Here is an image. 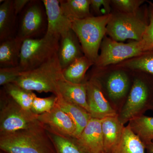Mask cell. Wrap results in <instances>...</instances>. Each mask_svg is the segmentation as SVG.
Returning a JSON list of instances; mask_svg holds the SVG:
<instances>
[{"instance_id":"6da1fadb","label":"cell","mask_w":153,"mask_h":153,"mask_svg":"<svg viewBox=\"0 0 153 153\" xmlns=\"http://www.w3.org/2000/svg\"><path fill=\"white\" fill-rule=\"evenodd\" d=\"M0 150L5 153H57L47 130L41 123L0 136Z\"/></svg>"},{"instance_id":"7a4b0ae2","label":"cell","mask_w":153,"mask_h":153,"mask_svg":"<svg viewBox=\"0 0 153 153\" xmlns=\"http://www.w3.org/2000/svg\"><path fill=\"white\" fill-rule=\"evenodd\" d=\"M63 78L57 54L38 67L23 71L14 83L38 93L51 92L57 96V84Z\"/></svg>"},{"instance_id":"3957f363","label":"cell","mask_w":153,"mask_h":153,"mask_svg":"<svg viewBox=\"0 0 153 153\" xmlns=\"http://www.w3.org/2000/svg\"><path fill=\"white\" fill-rule=\"evenodd\" d=\"M111 14L71 22V29L79 39L84 55L95 64Z\"/></svg>"},{"instance_id":"277c9868","label":"cell","mask_w":153,"mask_h":153,"mask_svg":"<svg viewBox=\"0 0 153 153\" xmlns=\"http://www.w3.org/2000/svg\"><path fill=\"white\" fill-rule=\"evenodd\" d=\"M38 115L25 110L3 88L0 91V136L27 129L40 124Z\"/></svg>"},{"instance_id":"5b68a950","label":"cell","mask_w":153,"mask_h":153,"mask_svg":"<svg viewBox=\"0 0 153 153\" xmlns=\"http://www.w3.org/2000/svg\"><path fill=\"white\" fill-rule=\"evenodd\" d=\"M60 39L45 34L42 38L24 40L19 65L23 72L37 68L57 54Z\"/></svg>"},{"instance_id":"8992f818","label":"cell","mask_w":153,"mask_h":153,"mask_svg":"<svg viewBox=\"0 0 153 153\" xmlns=\"http://www.w3.org/2000/svg\"><path fill=\"white\" fill-rule=\"evenodd\" d=\"M149 25L146 19L138 13H119L111 14L106 27V33L111 38L116 41L132 39L142 41Z\"/></svg>"},{"instance_id":"52a82bcc","label":"cell","mask_w":153,"mask_h":153,"mask_svg":"<svg viewBox=\"0 0 153 153\" xmlns=\"http://www.w3.org/2000/svg\"><path fill=\"white\" fill-rule=\"evenodd\" d=\"M100 48L101 53L95 64L99 67L123 62L150 50L143 41L125 44L107 38H103Z\"/></svg>"},{"instance_id":"ba28073f","label":"cell","mask_w":153,"mask_h":153,"mask_svg":"<svg viewBox=\"0 0 153 153\" xmlns=\"http://www.w3.org/2000/svg\"><path fill=\"white\" fill-rule=\"evenodd\" d=\"M152 101L149 85L142 79H135L119 116L122 123L124 124L134 118L141 115L140 114L145 108H150Z\"/></svg>"},{"instance_id":"9c48e42d","label":"cell","mask_w":153,"mask_h":153,"mask_svg":"<svg viewBox=\"0 0 153 153\" xmlns=\"http://www.w3.org/2000/svg\"><path fill=\"white\" fill-rule=\"evenodd\" d=\"M38 120L47 130L64 136L74 137L76 131L75 124L57 104L49 112L38 115Z\"/></svg>"},{"instance_id":"30bf717a","label":"cell","mask_w":153,"mask_h":153,"mask_svg":"<svg viewBox=\"0 0 153 153\" xmlns=\"http://www.w3.org/2000/svg\"><path fill=\"white\" fill-rule=\"evenodd\" d=\"M39 2L30 1L22 17L17 37L24 41L33 38L43 31L45 17Z\"/></svg>"},{"instance_id":"8fae6325","label":"cell","mask_w":153,"mask_h":153,"mask_svg":"<svg viewBox=\"0 0 153 153\" xmlns=\"http://www.w3.org/2000/svg\"><path fill=\"white\" fill-rule=\"evenodd\" d=\"M86 82L87 102L91 117L101 120L117 115L102 93L96 79L93 78Z\"/></svg>"},{"instance_id":"7c38bea8","label":"cell","mask_w":153,"mask_h":153,"mask_svg":"<svg viewBox=\"0 0 153 153\" xmlns=\"http://www.w3.org/2000/svg\"><path fill=\"white\" fill-rule=\"evenodd\" d=\"M47 19L46 34L61 38L71 30V22L63 14L60 1L43 0Z\"/></svg>"},{"instance_id":"4fadbf2b","label":"cell","mask_w":153,"mask_h":153,"mask_svg":"<svg viewBox=\"0 0 153 153\" xmlns=\"http://www.w3.org/2000/svg\"><path fill=\"white\" fill-rule=\"evenodd\" d=\"M57 56L62 69L84 56L79 39L72 29L60 38Z\"/></svg>"},{"instance_id":"5bb4252c","label":"cell","mask_w":153,"mask_h":153,"mask_svg":"<svg viewBox=\"0 0 153 153\" xmlns=\"http://www.w3.org/2000/svg\"><path fill=\"white\" fill-rule=\"evenodd\" d=\"M77 140L88 153H105L101 120L91 117Z\"/></svg>"},{"instance_id":"9a60e30c","label":"cell","mask_w":153,"mask_h":153,"mask_svg":"<svg viewBox=\"0 0 153 153\" xmlns=\"http://www.w3.org/2000/svg\"><path fill=\"white\" fill-rule=\"evenodd\" d=\"M57 90V96L68 102L79 105L89 113L86 82L77 84L69 82L63 78L58 82Z\"/></svg>"},{"instance_id":"2e32d148","label":"cell","mask_w":153,"mask_h":153,"mask_svg":"<svg viewBox=\"0 0 153 153\" xmlns=\"http://www.w3.org/2000/svg\"><path fill=\"white\" fill-rule=\"evenodd\" d=\"M102 130L105 153H110L119 142L125 126L118 115L101 120Z\"/></svg>"},{"instance_id":"e0dca14e","label":"cell","mask_w":153,"mask_h":153,"mask_svg":"<svg viewBox=\"0 0 153 153\" xmlns=\"http://www.w3.org/2000/svg\"><path fill=\"white\" fill-rule=\"evenodd\" d=\"M57 96L56 104L70 117L75 124L76 131L74 138L77 139L91 119V115L87 111L79 105L68 102L59 96Z\"/></svg>"},{"instance_id":"ac0fdd59","label":"cell","mask_w":153,"mask_h":153,"mask_svg":"<svg viewBox=\"0 0 153 153\" xmlns=\"http://www.w3.org/2000/svg\"><path fill=\"white\" fill-rule=\"evenodd\" d=\"M23 41L16 36L1 42L0 68L19 66Z\"/></svg>"},{"instance_id":"d6986e66","label":"cell","mask_w":153,"mask_h":153,"mask_svg":"<svg viewBox=\"0 0 153 153\" xmlns=\"http://www.w3.org/2000/svg\"><path fill=\"white\" fill-rule=\"evenodd\" d=\"M13 1H3L0 5V41L1 42L14 37L16 16Z\"/></svg>"},{"instance_id":"ffe728a7","label":"cell","mask_w":153,"mask_h":153,"mask_svg":"<svg viewBox=\"0 0 153 153\" xmlns=\"http://www.w3.org/2000/svg\"><path fill=\"white\" fill-rule=\"evenodd\" d=\"M144 144L128 125L125 127L119 142L110 153H145Z\"/></svg>"},{"instance_id":"44dd1931","label":"cell","mask_w":153,"mask_h":153,"mask_svg":"<svg viewBox=\"0 0 153 153\" xmlns=\"http://www.w3.org/2000/svg\"><path fill=\"white\" fill-rule=\"evenodd\" d=\"M63 14L71 22L92 17L90 7L91 0L60 1Z\"/></svg>"},{"instance_id":"7402d4cb","label":"cell","mask_w":153,"mask_h":153,"mask_svg":"<svg viewBox=\"0 0 153 153\" xmlns=\"http://www.w3.org/2000/svg\"><path fill=\"white\" fill-rule=\"evenodd\" d=\"M94 63L85 55L79 57L62 69L63 78L73 83H82L88 69Z\"/></svg>"},{"instance_id":"603a6c76","label":"cell","mask_w":153,"mask_h":153,"mask_svg":"<svg viewBox=\"0 0 153 153\" xmlns=\"http://www.w3.org/2000/svg\"><path fill=\"white\" fill-rule=\"evenodd\" d=\"M128 125L145 146L153 141V117L146 116H137L129 121Z\"/></svg>"},{"instance_id":"cb8c5ba5","label":"cell","mask_w":153,"mask_h":153,"mask_svg":"<svg viewBox=\"0 0 153 153\" xmlns=\"http://www.w3.org/2000/svg\"><path fill=\"white\" fill-rule=\"evenodd\" d=\"M129 85L128 78L124 72L114 71L110 75L107 82L108 95L114 100L120 99L126 94Z\"/></svg>"},{"instance_id":"d4e9b609","label":"cell","mask_w":153,"mask_h":153,"mask_svg":"<svg viewBox=\"0 0 153 153\" xmlns=\"http://www.w3.org/2000/svg\"><path fill=\"white\" fill-rule=\"evenodd\" d=\"M46 130L54 144L57 153H88L75 138L64 136Z\"/></svg>"},{"instance_id":"484cf974","label":"cell","mask_w":153,"mask_h":153,"mask_svg":"<svg viewBox=\"0 0 153 153\" xmlns=\"http://www.w3.org/2000/svg\"><path fill=\"white\" fill-rule=\"evenodd\" d=\"M2 88L24 109L31 111L33 100L37 96L33 91L26 90L14 83L7 84Z\"/></svg>"},{"instance_id":"4316f807","label":"cell","mask_w":153,"mask_h":153,"mask_svg":"<svg viewBox=\"0 0 153 153\" xmlns=\"http://www.w3.org/2000/svg\"><path fill=\"white\" fill-rule=\"evenodd\" d=\"M123 63L122 67L144 71L153 76V49Z\"/></svg>"},{"instance_id":"83f0119b","label":"cell","mask_w":153,"mask_h":153,"mask_svg":"<svg viewBox=\"0 0 153 153\" xmlns=\"http://www.w3.org/2000/svg\"><path fill=\"white\" fill-rule=\"evenodd\" d=\"M57 100V97L55 94L45 98L36 96L33 100L31 111L36 115L49 112L56 105Z\"/></svg>"},{"instance_id":"f1b7e54d","label":"cell","mask_w":153,"mask_h":153,"mask_svg":"<svg viewBox=\"0 0 153 153\" xmlns=\"http://www.w3.org/2000/svg\"><path fill=\"white\" fill-rule=\"evenodd\" d=\"M144 0H113L111 2L121 13L128 14L137 13Z\"/></svg>"},{"instance_id":"f546056e","label":"cell","mask_w":153,"mask_h":153,"mask_svg":"<svg viewBox=\"0 0 153 153\" xmlns=\"http://www.w3.org/2000/svg\"><path fill=\"white\" fill-rule=\"evenodd\" d=\"M23 72L19 66L0 68V85L4 86L14 83Z\"/></svg>"},{"instance_id":"4dcf8cb0","label":"cell","mask_w":153,"mask_h":153,"mask_svg":"<svg viewBox=\"0 0 153 153\" xmlns=\"http://www.w3.org/2000/svg\"><path fill=\"white\" fill-rule=\"evenodd\" d=\"M149 22L143 37L142 41L144 42L149 50L153 49V9L150 6L149 12Z\"/></svg>"},{"instance_id":"1f68e13d","label":"cell","mask_w":153,"mask_h":153,"mask_svg":"<svg viewBox=\"0 0 153 153\" xmlns=\"http://www.w3.org/2000/svg\"><path fill=\"white\" fill-rule=\"evenodd\" d=\"M111 1L109 0H91V6L94 11L97 14L101 13L100 8L104 7L108 14L110 13L111 8L110 7Z\"/></svg>"},{"instance_id":"d6a6232c","label":"cell","mask_w":153,"mask_h":153,"mask_svg":"<svg viewBox=\"0 0 153 153\" xmlns=\"http://www.w3.org/2000/svg\"><path fill=\"white\" fill-rule=\"evenodd\" d=\"M30 1L29 0H15L13 1V7L15 13L17 15L27 5Z\"/></svg>"},{"instance_id":"836d02e7","label":"cell","mask_w":153,"mask_h":153,"mask_svg":"<svg viewBox=\"0 0 153 153\" xmlns=\"http://www.w3.org/2000/svg\"><path fill=\"white\" fill-rule=\"evenodd\" d=\"M147 153H153V142L146 146Z\"/></svg>"},{"instance_id":"e575fe53","label":"cell","mask_w":153,"mask_h":153,"mask_svg":"<svg viewBox=\"0 0 153 153\" xmlns=\"http://www.w3.org/2000/svg\"><path fill=\"white\" fill-rule=\"evenodd\" d=\"M148 3H149V4L150 6H151V7H152V8L153 9V3L151 1H148Z\"/></svg>"},{"instance_id":"d590c367","label":"cell","mask_w":153,"mask_h":153,"mask_svg":"<svg viewBox=\"0 0 153 153\" xmlns=\"http://www.w3.org/2000/svg\"><path fill=\"white\" fill-rule=\"evenodd\" d=\"M150 108H151L153 109V99L152 100V102H151Z\"/></svg>"},{"instance_id":"8d00e7d4","label":"cell","mask_w":153,"mask_h":153,"mask_svg":"<svg viewBox=\"0 0 153 153\" xmlns=\"http://www.w3.org/2000/svg\"><path fill=\"white\" fill-rule=\"evenodd\" d=\"M0 153H5L4 152H1H1H0Z\"/></svg>"},{"instance_id":"74e56055","label":"cell","mask_w":153,"mask_h":153,"mask_svg":"<svg viewBox=\"0 0 153 153\" xmlns=\"http://www.w3.org/2000/svg\"></svg>"}]
</instances>
